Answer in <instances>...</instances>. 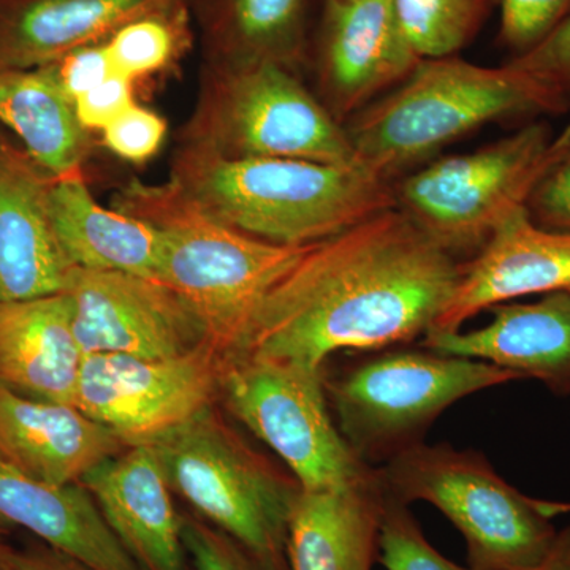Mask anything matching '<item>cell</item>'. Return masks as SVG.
<instances>
[{"label": "cell", "instance_id": "cell-1", "mask_svg": "<svg viewBox=\"0 0 570 570\" xmlns=\"http://www.w3.org/2000/svg\"><path fill=\"white\" fill-rule=\"evenodd\" d=\"M463 268L401 209L379 213L306 250L266 295L239 354L322 367L341 352L422 341Z\"/></svg>", "mask_w": 570, "mask_h": 570}, {"label": "cell", "instance_id": "cell-2", "mask_svg": "<svg viewBox=\"0 0 570 570\" xmlns=\"http://www.w3.org/2000/svg\"><path fill=\"white\" fill-rule=\"evenodd\" d=\"M168 179L219 223L283 246L316 245L396 208L392 179L360 163L230 159L178 145Z\"/></svg>", "mask_w": 570, "mask_h": 570}, {"label": "cell", "instance_id": "cell-3", "mask_svg": "<svg viewBox=\"0 0 570 570\" xmlns=\"http://www.w3.org/2000/svg\"><path fill=\"white\" fill-rule=\"evenodd\" d=\"M111 206L160 232L159 283L183 299L225 358L242 352L266 295L313 246L275 245L228 227L170 179H130L112 195Z\"/></svg>", "mask_w": 570, "mask_h": 570}, {"label": "cell", "instance_id": "cell-4", "mask_svg": "<svg viewBox=\"0 0 570 570\" xmlns=\"http://www.w3.org/2000/svg\"><path fill=\"white\" fill-rule=\"evenodd\" d=\"M569 108L560 89L530 71L448 56L422 59L395 91L363 108L346 129L356 160L392 179L485 124Z\"/></svg>", "mask_w": 570, "mask_h": 570}, {"label": "cell", "instance_id": "cell-5", "mask_svg": "<svg viewBox=\"0 0 570 570\" xmlns=\"http://www.w3.org/2000/svg\"><path fill=\"white\" fill-rule=\"evenodd\" d=\"M333 374L324 370L333 419L356 459L379 468L422 444L439 415L456 401L519 373L423 346L351 352Z\"/></svg>", "mask_w": 570, "mask_h": 570}, {"label": "cell", "instance_id": "cell-6", "mask_svg": "<svg viewBox=\"0 0 570 570\" xmlns=\"http://www.w3.org/2000/svg\"><path fill=\"white\" fill-rule=\"evenodd\" d=\"M178 145L214 156L354 164L346 127L296 77L273 62H204L197 102Z\"/></svg>", "mask_w": 570, "mask_h": 570}, {"label": "cell", "instance_id": "cell-7", "mask_svg": "<svg viewBox=\"0 0 570 570\" xmlns=\"http://www.w3.org/2000/svg\"><path fill=\"white\" fill-rule=\"evenodd\" d=\"M168 485L200 519L279 570L287 560L288 520L302 487L255 452L214 404L154 442Z\"/></svg>", "mask_w": 570, "mask_h": 570}, {"label": "cell", "instance_id": "cell-8", "mask_svg": "<svg viewBox=\"0 0 570 570\" xmlns=\"http://www.w3.org/2000/svg\"><path fill=\"white\" fill-rule=\"evenodd\" d=\"M569 148L570 124L560 135L547 122L528 124L401 179L396 208L460 261L472 258L510 216L527 208L534 187Z\"/></svg>", "mask_w": 570, "mask_h": 570}, {"label": "cell", "instance_id": "cell-9", "mask_svg": "<svg viewBox=\"0 0 570 570\" xmlns=\"http://www.w3.org/2000/svg\"><path fill=\"white\" fill-rule=\"evenodd\" d=\"M389 497L441 510L466 542L471 570H531L558 531L540 501L524 497L482 453L425 442L376 468Z\"/></svg>", "mask_w": 570, "mask_h": 570}, {"label": "cell", "instance_id": "cell-10", "mask_svg": "<svg viewBox=\"0 0 570 570\" xmlns=\"http://www.w3.org/2000/svg\"><path fill=\"white\" fill-rule=\"evenodd\" d=\"M219 397L239 423L283 460L302 490L347 485L373 471L337 430L324 366L236 354L224 360Z\"/></svg>", "mask_w": 570, "mask_h": 570}, {"label": "cell", "instance_id": "cell-11", "mask_svg": "<svg viewBox=\"0 0 570 570\" xmlns=\"http://www.w3.org/2000/svg\"><path fill=\"white\" fill-rule=\"evenodd\" d=\"M224 360L209 343L171 358L88 355L75 406L126 448L153 445L212 406L219 396Z\"/></svg>", "mask_w": 570, "mask_h": 570}, {"label": "cell", "instance_id": "cell-12", "mask_svg": "<svg viewBox=\"0 0 570 570\" xmlns=\"http://www.w3.org/2000/svg\"><path fill=\"white\" fill-rule=\"evenodd\" d=\"M63 294L85 356L171 358L208 343L183 299L159 281L73 268Z\"/></svg>", "mask_w": 570, "mask_h": 570}, {"label": "cell", "instance_id": "cell-13", "mask_svg": "<svg viewBox=\"0 0 570 570\" xmlns=\"http://www.w3.org/2000/svg\"><path fill=\"white\" fill-rule=\"evenodd\" d=\"M420 61L395 0H326L317 40L318 86L337 121L401 85Z\"/></svg>", "mask_w": 570, "mask_h": 570}, {"label": "cell", "instance_id": "cell-14", "mask_svg": "<svg viewBox=\"0 0 570 570\" xmlns=\"http://www.w3.org/2000/svg\"><path fill=\"white\" fill-rule=\"evenodd\" d=\"M55 179L0 126V302L66 292L75 266L52 220Z\"/></svg>", "mask_w": 570, "mask_h": 570}, {"label": "cell", "instance_id": "cell-15", "mask_svg": "<svg viewBox=\"0 0 570 570\" xmlns=\"http://www.w3.org/2000/svg\"><path fill=\"white\" fill-rule=\"evenodd\" d=\"M554 292L570 294V234L539 227L521 208L464 262L455 291L428 333L460 332L491 306Z\"/></svg>", "mask_w": 570, "mask_h": 570}, {"label": "cell", "instance_id": "cell-16", "mask_svg": "<svg viewBox=\"0 0 570 570\" xmlns=\"http://www.w3.org/2000/svg\"><path fill=\"white\" fill-rule=\"evenodd\" d=\"M140 570H186L183 517L153 445H134L81 480Z\"/></svg>", "mask_w": 570, "mask_h": 570}, {"label": "cell", "instance_id": "cell-17", "mask_svg": "<svg viewBox=\"0 0 570 570\" xmlns=\"http://www.w3.org/2000/svg\"><path fill=\"white\" fill-rule=\"evenodd\" d=\"M489 311V325L466 333H428L420 346L483 360L523 379H538L554 395H570L569 292L547 294L535 303H501Z\"/></svg>", "mask_w": 570, "mask_h": 570}, {"label": "cell", "instance_id": "cell-18", "mask_svg": "<svg viewBox=\"0 0 570 570\" xmlns=\"http://www.w3.org/2000/svg\"><path fill=\"white\" fill-rule=\"evenodd\" d=\"M126 445L73 404L48 403L0 387V459L24 474L71 485Z\"/></svg>", "mask_w": 570, "mask_h": 570}, {"label": "cell", "instance_id": "cell-19", "mask_svg": "<svg viewBox=\"0 0 570 570\" xmlns=\"http://www.w3.org/2000/svg\"><path fill=\"white\" fill-rule=\"evenodd\" d=\"M190 0H0V70L39 69Z\"/></svg>", "mask_w": 570, "mask_h": 570}, {"label": "cell", "instance_id": "cell-20", "mask_svg": "<svg viewBox=\"0 0 570 570\" xmlns=\"http://www.w3.org/2000/svg\"><path fill=\"white\" fill-rule=\"evenodd\" d=\"M385 491L376 468L326 490H302L288 520L291 570H373Z\"/></svg>", "mask_w": 570, "mask_h": 570}, {"label": "cell", "instance_id": "cell-21", "mask_svg": "<svg viewBox=\"0 0 570 570\" xmlns=\"http://www.w3.org/2000/svg\"><path fill=\"white\" fill-rule=\"evenodd\" d=\"M82 358L67 294L0 302V387L75 406Z\"/></svg>", "mask_w": 570, "mask_h": 570}, {"label": "cell", "instance_id": "cell-22", "mask_svg": "<svg viewBox=\"0 0 570 570\" xmlns=\"http://www.w3.org/2000/svg\"><path fill=\"white\" fill-rule=\"evenodd\" d=\"M21 527L89 570H140L81 483L52 485L0 459V524Z\"/></svg>", "mask_w": 570, "mask_h": 570}, {"label": "cell", "instance_id": "cell-23", "mask_svg": "<svg viewBox=\"0 0 570 570\" xmlns=\"http://www.w3.org/2000/svg\"><path fill=\"white\" fill-rule=\"evenodd\" d=\"M52 220L63 253L75 268L159 281L160 232L112 206L105 208L94 198L85 175L55 179Z\"/></svg>", "mask_w": 570, "mask_h": 570}, {"label": "cell", "instance_id": "cell-24", "mask_svg": "<svg viewBox=\"0 0 570 570\" xmlns=\"http://www.w3.org/2000/svg\"><path fill=\"white\" fill-rule=\"evenodd\" d=\"M204 62H273L298 70L307 52V0H190Z\"/></svg>", "mask_w": 570, "mask_h": 570}, {"label": "cell", "instance_id": "cell-25", "mask_svg": "<svg viewBox=\"0 0 570 570\" xmlns=\"http://www.w3.org/2000/svg\"><path fill=\"white\" fill-rule=\"evenodd\" d=\"M0 126L55 178L85 175L92 138L50 66L0 70Z\"/></svg>", "mask_w": 570, "mask_h": 570}, {"label": "cell", "instance_id": "cell-26", "mask_svg": "<svg viewBox=\"0 0 570 570\" xmlns=\"http://www.w3.org/2000/svg\"><path fill=\"white\" fill-rule=\"evenodd\" d=\"M193 22L189 3L127 22L107 40L112 70L135 81L167 69L189 47Z\"/></svg>", "mask_w": 570, "mask_h": 570}, {"label": "cell", "instance_id": "cell-27", "mask_svg": "<svg viewBox=\"0 0 570 570\" xmlns=\"http://www.w3.org/2000/svg\"><path fill=\"white\" fill-rule=\"evenodd\" d=\"M491 0H395L397 18L422 59L448 58L466 47Z\"/></svg>", "mask_w": 570, "mask_h": 570}, {"label": "cell", "instance_id": "cell-28", "mask_svg": "<svg viewBox=\"0 0 570 570\" xmlns=\"http://www.w3.org/2000/svg\"><path fill=\"white\" fill-rule=\"evenodd\" d=\"M387 570H471L442 557L428 542L409 505L385 493L379 557Z\"/></svg>", "mask_w": 570, "mask_h": 570}, {"label": "cell", "instance_id": "cell-29", "mask_svg": "<svg viewBox=\"0 0 570 570\" xmlns=\"http://www.w3.org/2000/svg\"><path fill=\"white\" fill-rule=\"evenodd\" d=\"M570 17V0H501V40L527 55L543 43Z\"/></svg>", "mask_w": 570, "mask_h": 570}, {"label": "cell", "instance_id": "cell-30", "mask_svg": "<svg viewBox=\"0 0 570 570\" xmlns=\"http://www.w3.org/2000/svg\"><path fill=\"white\" fill-rule=\"evenodd\" d=\"M183 542L195 570H279L197 517L183 515Z\"/></svg>", "mask_w": 570, "mask_h": 570}, {"label": "cell", "instance_id": "cell-31", "mask_svg": "<svg viewBox=\"0 0 570 570\" xmlns=\"http://www.w3.org/2000/svg\"><path fill=\"white\" fill-rule=\"evenodd\" d=\"M104 145L130 164H145L163 148L167 121L163 116L134 104L102 130Z\"/></svg>", "mask_w": 570, "mask_h": 570}, {"label": "cell", "instance_id": "cell-32", "mask_svg": "<svg viewBox=\"0 0 570 570\" xmlns=\"http://www.w3.org/2000/svg\"><path fill=\"white\" fill-rule=\"evenodd\" d=\"M527 212L539 227L570 234V148L534 187Z\"/></svg>", "mask_w": 570, "mask_h": 570}, {"label": "cell", "instance_id": "cell-33", "mask_svg": "<svg viewBox=\"0 0 570 570\" xmlns=\"http://www.w3.org/2000/svg\"><path fill=\"white\" fill-rule=\"evenodd\" d=\"M50 69L62 91L73 102L115 73L107 41L78 48L59 61L50 63Z\"/></svg>", "mask_w": 570, "mask_h": 570}, {"label": "cell", "instance_id": "cell-34", "mask_svg": "<svg viewBox=\"0 0 570 570\" xmlns=\"http://www.w3.org/2000/svg\"><path fill=\"white\" fill-rule=\"evenodd\" d=\"M508 63L550 82L570 102V17L538 48Z\"/></svg>", "mask_w": 570, "mask_h": 570}, {"label": "cell", "instance_id": "cell-35", "mask_svg": "<svg viewBox=\"0 0 570 570\" xmlns=\"http://www.w3.org/2000/svg\"><path fill=\"white\" fill-rule=\"evenodd\" d=\"M134 82L121 75L112 73L102 85L75 100V110L82 127L89 132L104 130L127 108L132 107Z\"/></svg>", "mask_w": 570, "mask_h": 570}, {"label": "cell", "instance_id": "cell-36", "mask_svg": "<svg viewBox=\"0 0 570 570\" xmlns=\"http://www.w3.org/2000/svg\"><path fill=\"white\" fill-rule=\"evenodd\" d=\"M13 570H89L62 551L45 546L18 551Z\"/></svg>", "mask_w": 570, "mask_h": 570}, {"label": "cell", "instance_id": "cell-37", "mask_svg": "<svg viewBox=\"0 0 570 570\" xmlns=\"http://www.w3.org/2000/svg\"><path fill=\"white\" fill-rule=\"evenodd\" d=\"M531 570H570V527L558 532L549 554Z\"/></svg>", "mask_w": 570, "mask_h": 570}, {"label": "cell", "instance_id": "cell-38", "mask_svg": "<svg viewBox=\"0 0 570 570\" xmlns=\"http://www.w3.org/2000/svg\"><path fill=\"white\" fill-rule=\"evenodd\" d=\"M18 550L3 540L2 530H0V570H13Z\"/></svg>", "mask_w": 570, "mask_h": 570}]
</instances>
